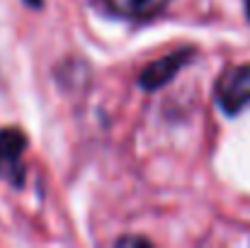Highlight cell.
Segmentation results:
<instances>
[{"mask_svg":"<svg viewBox=\"0 0 250 248\" xmlns=\"http://www.w3.org/2000/svg\"><path fill=\"white\" fill-rule=\"evenodd\" d=\"M27 149V136L20 129H0V178H7L10 182L20 185L24 178L22 156Z\"/></svg>","mask_w":250,"mask_h":248,"instance_id":"obj_2","label":"cell"},{"mask_svg":"<svg viewBox=\"0 0 250 248\" xmlns=\"http://www.w3.org/2000/svg\"><path fill=\"white\" fill-rule=\"evenodd\" d=\"M136 244H144V246H148L151 241H148V239H136V236H129V239H119V246H136Z\"/></svg>","mask_w":250,"mask_h":248,"instance_id":"obj_5","label":"cell"},{"mask_svg":"<svg viewBox=\"0 0 250 248\" xmlns=\"http://www.w3.org/2000/svg\"><path fill=\"white\" fill-rule=\"evenodd\" d=\"M246 10H248V15H250V0H246Z\"/></svg>","mask_w":250,"mask_h":248,"instance_id":"obj_7","label":"cell"},{"mask_svg":"<svg viewBox=\"0 0 250 248\" xmlns=\"http://www.w3.org/2000/svg\"><path fill=\"white\" fill-rule=\"evenodd\" d=\"M27 2H29V5H34V7H39V5H42V0H27Z\"/></svg>","mask_w":250,"mask_h":248,"instance_id":"obj_6","label":"cell"},{"mask_svg":"<svg viewBox=\"0 0 250 248\" xmlns=\"http://www.w3.org/2000/svg\"><path fill=\"white\" fill-rule=\"evenodd\" d=\"M216 100L226 114H238L250 107V64L233 66L219 76Z\"/></svg>","mask_w":250,"mask_h":248,"instance_id":"obj_1","label":"cell"},{"mask_svg":"<svg viewBox=\"0 0 250 248\" xmlns=\"http://www.w3.org/2000/svg\"><path fill=\"white\" fill-rule=\"evenodd\" d=\"M107 7L122 17H136V20H146L158 15L170 0H104Z\"/></svg>","mask_w":250,"mask_h":248,"instance_id":"obj_4","label":"cell"},{"mask_svg":"<svg viewBox=\"0 0 250 248\" xmlns=\"http://www.w3.org/2000/svg\"><path fill=\"white\" fill-rule=\"evenodd\" d=\"M189 59H192L189 51H177V54H167L163 59L153 61L151 66L144 68V73H141V85H144L146 90H156V88L166 85Z\"/></svg>","mask_w":250,"mask_h":248,"instance_id":"obj_3","label":"cell"}]
</instances>
